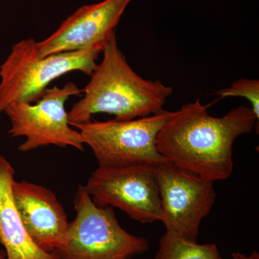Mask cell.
Here are the masks:
<instances>
[{
    "instance_id": "cell-6",
    "label": "cell",
    "mask_w": 259,
    "mask_h": 259,
    "mask_svg": "<svg viewBox=\"0 0 259 259\" xmlns=\"http://www.w3.org/2000/svg\"><path fill=\"white\" fill-rule=\"evenodd\" d=\"M83 93L73 82L62 88H48L35 104L13 102L6 107L11 127L12 138L25 137L18 150L28 152L47 146L73 147L84 150V143L79 131L70 125L65 105L70 97Z\"/></svg>"
},
{
    "instance_id": "cell-10",
    "label": "cell",
    "mask_w": 259,
    "mask_h": 259,
    "mask_svg": "<svg viewBox=\"0 0 259 259\" xmlns=\"http://www.w3.org/2000/svg\"><path fill=\"white\" fill-rule=\"evenodd\" d=\"M12 194L24 226L35 244L48 253L60 248L69 223L56 194L26 180L13 181Z\"/></svg>"
},
{
    "instance_id": "cell-12",
    "label": "cell",
    "mask_w": 259,
    "mask_h": 259,
    "mask_svg": "<svg viewBox=\"0 0 259 259\" xmlns=\"http://www.w3.org/2000/svg\"><path fill=\"white\" fill-rule=\"evenodd\" d=\"M155 259H222L214 243L199 244L166 231L159 241Z\"/></svg>"
},
{
    "instance_id": "cell-7",
    "label": "cell",
    "mask_w": 259,
    "mask_h": 259,
    "mask_svg": "<svg viewBox=\"0 0 259 259\" xmlns=\"http://www.w3.org/2000/svg\"><path fill=\"white\" fill-rule=\"evenodd\" d=\"M156 166H99L89 177L84 187L100 207H117L141 223L161 221Z\"/></svg>"
},
{
    "instance_id": "cell-4",
    "label": "cell",
    "mask_w": 259,
    "mask_h": 259,
    "mask_svg": "<svg viewBox=\"0 0 259 259\" xmlns=\"http://www.w3.org/2000/svg\"><path fill=\"white\" fill-rule=\"evenodd\" d=\"M74 205L76 217L54 252L61 259H131L149 248L146 238L122 228L112 207L95 204L84 186L78 187Z\"/></svg>"
},
{
    "instance_id": "cell-8",
    "label": "cell",
    "mask_w": 259,
    "mask_h": 259,
    "mask_svg": "<svg viewBox=\"0 0 259 259\" xmlns=\"http://www.w3.org/2000/svg\"><path fill=\"white\" fill-rule=\"evenodd\" d=\"M166 231L197 242L199 227L215 202L214 182L182 169L168 161L156 167Z\"/></svg>"
},
{
    "instance_id": "cell-9",
    "label": "cell",
    "mask_w": 259,
    "mask_h": 259,
    "mask_svg": "<svg viewBox=\"0 0 259 259\" xmlns=\"http://www.w3.org/2000/svg\"><path fill=\"white\" fill-rule=\"evenodd\" d=\"M133 0H104L96 4L83 5L68 17L56 31L37 42L40 57L105 47L115 33L121 17Z\"/></svg>"
},
{
    "instance_id": "cell-14",
    "label": "cell",
    "mask_w": 259,
    "mask_h": 259,
    "mask_svg": "<svg viewBox=\"0 0 259 259\" xmlns=\"http://www.w3.org/2000/svg\"><path fill=\"white\" fill-rule=\"evenodd\" d=\"M0 259H6L5 250L0 248Z\"/></svg>"
},
{
    "instance_id": "cell-5",
    "label": "cell",
    "mask_w": 259,
    "mask_h": 259,
    "mask_svg": "<svg viewBox=\"0 0 259 259\" xmlns=\"http://www.w3.org/2000/svg\"><path fill=\"white\" fill-rule=\"evenodd\" d=\"M171 114L164 110L131 120L90 119L71 127L78 130L84 145L91 148L99 166L158 165L166 159L156 149V136Z\"/></svg>"
},
{
    "instance_id": "cell-11",
    "label": "cell",
    "mask_w": 259,
    "mask_h": 259,
    "mask_svg": "<svg viewBox=\"0 0 259 259\" xmlns=\"http://www.w3.org/2000/svg\"><path fill=\"white\" fill-rule=\"evenodd\" d=\"M15 175L14 167L0 155V243L6 259H61L39 248L29 236L13 200Z\"/></svg>"
},
{
    "instance_id": "cell-13",
    "label": "cell",
    "mask_w": 259,
    "mask_h": 259,
    "mask_svg": "<svg viewBox=\"0 0 259 259\" xmlns=\"http://www.w3.org/2000/svg\"><path fill=\"white\" fill-rule=\"evenodd\" d=\"M215 95L220 98L243 97L249 101L251 110L259 119V80L240 79L231 83L228 88L219 90Z\"/></svg>"
},
{
    "instance_id": "cell-3",
    "label": "cell",
    "mask_w": 259,
    "mask_h": 259,
    "mask_svg": "<svg viewBox=\"0 0 259 259\" xmlns=\"http://www.w3.org/2000/svg\"><path fill=\"white\" fill-rule=\"evenodd\" d=\"M36 44L34 38L17 42L0 66V115L13 102L38 101L53 81L68 73L90 76L103 49L95 47L40 57Z\"/></svg>"
},
{
    "instance_id": "cell-2",
    "label": "cell",
    "mask_w": 259,
    "mask_h": 259,
    "mask_svg": "<svg viewBox=\"0 0 259 259\" xmlns=\"http://www.w3.org/2000/svg\"><path fill=\"white\" fill-rule=\"evenodd\" d=\"M102 60L97 64L83 90L82 99L68 112L70 125L81 123L97 113L115 115L125 121L163 112L171 87L159 80H148L132 69L117 44L115 33L102 49Z\"/></svg>"
},
{
    "instance_id": "cell-1",
    "label": "cell",
    "mask_w": 259,
    "mask_h": 259,
    "mask_svg": "<svg viewBox=\"0 0 259 259\" xmlns=\"http://www.w3.org/2000/svg\"><path fill=\"white\" fill-rule=\"evenodd\" d=\"M200 99L171 112L156 139L158 153L175 166L205 180L229 178L233 171V146L254 128L256 116L250 107L232 109L213 117Z\"/></svg>"
}]
</instances>
